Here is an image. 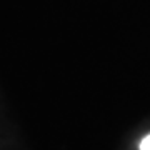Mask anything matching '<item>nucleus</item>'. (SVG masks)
Masks as SVG:
<instances>
[{
    "mask_svg": "<svg viewBox=\"0 0 150 150\" xmlns=\"http://www.w3.org/2000/svg\"><path fill=\"white\" fill-rule=\"evenodd\" d=\"M140 150H150V134L142 139V142H140Z\"/></svg>",
    "mask_w": 150,
    "mask_h": 150,
    "instance_id": "obj_1",
    "label": "nucleus"
}]
</instances>
